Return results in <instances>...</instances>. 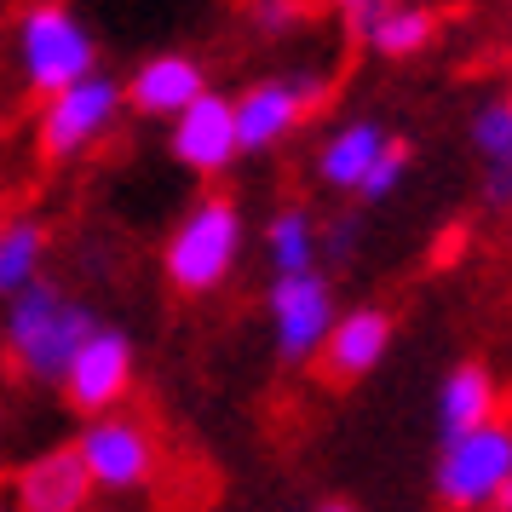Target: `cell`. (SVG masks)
Instances as JSON below:
<instances>
[{"label": "cell", "mask_w": 512, "mask_h": 512, "mask_svg": "<svg viewBox=\"0 0 512 512\" xmlns=\"http://www.w3.org/2000/svg\"><path fill=\"white\" fill-rule=\"evenodd\" d=\"M93 328L98 311L81 294H70L58 277L29 282L24 294L0 305V351H6L12 374H24L35 386H58Z\"/></svg>", "instance_id": "6da1fadb"}, {"label": "cell", "mask_w": 512, "mask_h": 512, "mask_svg": "<svg viewBox=\"0 0 512 512\" xmlns=\"http://www.w3.org/2000/svg\"><path fill=\"white\" fill-rule=\"evenodd\" d=\"M242 248H248L242 202L225 196V190H208V196H196V202L173 219V231H167V242H162V277H167L173 294L208 300V294H219V288L236 277Z\"/></svg>", "instance_id": "7a4b0ae2"}, {"label": "cell", "mask_w": 512, "mask_h": 512, "mask_svg": "<svg viewBox=\"0 0 512 512\" xmlns=\"http://www.w3.org/2000/svg\"><path fill=\"white\" fill-rule=\"evenodd\" d=\"M12 58L29 93L52 98L98 70V41L70 0H24L12 12Z\"/></svg>", "instance_id": "3957f363"}, {"label": "cell", "mask_w": 512, "mask_h": 512, "mask_svg": "<svg viewBox=\"0 0 512 512\" xmlns=\"http://www.w3.org/2000/svg\"><path fill=\"white\" fill-rule=\"evenodd\" d=\"M512 478V415H495L461 438H438L432 495L443 512H495Z\"/></svg>", "instance_id": "277c9868"}, {"label": "cell", "mask_w": 512, "mask_h": 512, "mask_svg": "<svg viewBox=\"0 0 512 512\" xmlns=\"http://www.w3.org/2000/svg\"><path fill=\"white\" fill-rule=\"evenodd\" d=\"M121 110H127V87L104 70H93L87 81H75L64 93L41 98V116H35V150H41V162H52V167L81 162L98 139H110Z\"/></svg>", "instance_id": "5b68a950"}, {"label": "cell", "mask_w": 512, "mask_h": 512, "mask_svg": "<svg viewBox=\"0 0 512 512\" xmlns=\"http://www.w3.org/2000/svg\"><path fill=\"white\" fill-rule=\"evenodd\" d=\"M75 449H81V466H87L98 495H133L162 466V432L139 409H116V415L87 420L75 432Z\"/></svg>", "instance_id": "8992f818"}, {"label": "cell", "mask_w": 512, "mask_h": 512, "mask_svg": "<svg viewBox=\"0 0 512 512\" xmlns=\"http://www.w3.org/2000/svg\"><path fill=\"white\" fill-rule=\"evenodd\" d=\"M328 75H259L231 98L236 110V144L242 156H271L277 144H288L305 121L323 110Z\"/></svg>", "instance_id": "52a82bcc"}, {"label": "cell", "mask_w": 512, "mask_h": 512, "mask_svg": "<svg viewBox=\"0 0 512 512\" xmlns=\"http://www.w3.org/2000/svg\"><path fill=\"white\" fill-rule=\"evenodd\" d=\"M133 380H139V346H133V334L116 323H98L87 334V346L75 351L70 374L58 380V392H64V403L81 420H98V415L127 409Z\"/></svg>", "instance_id": "ba28073f"}, {"label": "cell", "mask_w": 512, "mask_h": 512, "mask_svg": "<svg viewBox=\"0 0 512 512\" xmlns=\"http://www.w3.org/2000/svg\"><path fill=\"white\" fill-rule=\"evenodd\" d=\"M340 317L334 282L323 271H300V277H271L265 288V323H271V346L282 363H317L328 328Z\"/></svg>", "instance_id": "9c48e42d"}, {"label": "cell", "mask_w": 512, "mask_h": 512, "mask_svg": "<svg viewBox=\"0 0 512 512\" xmlns=\"http://www.w3.org/2000/svg\"><path fill=\"white\" fill-rule=\"evenodd\" d=\"M167 156L196 173V179H219L231 173L242 144H236V110H231V93H202L190 110L167 121Z\"/></svg>", "instance_id": "30bf717a"}, {"label": "cell", "mask_w": 512, "mask_h": 512, "mask_svg": "<svg viewBox=\"0 0 512 512\" xmlns=\"http://www.w3.org/2000/svg\"><path fill=\"white\" fill-rule=\"evenodd\" d=\"M392 311L386 305H351L334 317L328 328L323 351H317V374H323L328 386H357V380H369L380 363H386V351H392Z\"/></svg>", "instance_id": "8fae6325"}, {"label": "cell", "mask_w": 512, "mask_h": 512, "mask_svg": "<svg viewBox=\"0 0 512 512\" xmlns=\"http://www.w3.org/2000/svg\"><path fill=\"white\" fill-rule=\"evenodd\" d=\"M12 507L18 512H87L98 489L87 478V466H81V449L75 443H52L41 455H29L18 472H12Z\"/></svg>", "instance_id": "7c38bea8"}, {"label": "cell", "mask_w": 512, "mask_h": 512, "mask_svg": "<svg viewBox=\"0 0 512 512\" xmlns=\"http://www.w3.org/2000/svg\"><path fill=\"white\" fill-rule=\"evenodd\" d=\"M202 93H208V70H202L196 52H179V47L150 52L139 70L127 75V110L150 121H173Z\"/></svg>", "instance_id": "4fadbf2b"}, {"label": "cell", "mask_w": 512, "mask_h": 512, "mask_svg": "<svg viewBox=\"0 0 512 512\" xmlns=\"http://www.w3.org/2000/svg\"><path fill=\"white\" fill-rule=\"evenodd\" d=\"M466 139L478 156V202L489 213H512V93L484 98L466 121Z\"/></svg>", "instance_id": "5bb4252c"}, {"label": "cell", "mask_w": 512, "mask_h": 512, "mask_svg": "<svg viewBox=\"0 0 512 512\" xmlns=\"http://www.w3.org/2000/svg\"><path fill=\"white\" fill-rule=\"evenodd\" d=\"M392 144L386 133V121L374 116H351L340 121L323 144H317V156H311V173H317V185L340 190V196H357V185L369 179V167L380 162V150Z\"/></svg>", "instance_id": "9a60e30c"}, {"label": "cell", "mask_w": 512, "mask_h": 512, "mask_svg": "<svg viewBox=\"0 0 512 512\" xmlns=\"http://www.w3.org/2000/svg\"><path fill=\"white\" fill-rule=\"evenodd\" d=\"M501 415V386L484 363H455L438 386V438H461Z\"/></svg>", "instance_id": "2e32d148"}, {"label": "cell", "mask_w": 512, "mask_h": 512, "mask_svg": "<svg viewBox=\"0 0 512 512\" xmlns=\"http://www.w3.org/2000/svg\"><path fill=\"white\" fill-rule=\"evenodd\" d=\"M52 231L41 213H0V305L47 277Z\"/></svg>", "instance_id": "e0dca14e"}, {"label": "cell", "mask_w": 512, "mask_h": 512, "mask_svg": "<svg viewBox=\"0 0 512 512\" xmlns=\"http://www.w3.org/2000/svg\"><path fill=\"white\" fill-rule=\"evenodd\" d=\"M265 259H271V277L317 271L323 265V225H317V213L300 208V202H282L265 219Z\"/></svg>", "instance_id": "ac0fdd59"}, {"label": "cell", "mask_w": 512, "mask_h": 512, "mask_svg": "<svg viewBox=\"0 0 512 512\" xmlns=\"http://www.w3.org/2000/svg\"><path fill=\"white\" fill-rule=\"evenodd\" d=\"M438 41V12L420 6V0H397L392 12L380 18V29L369 35V52L374 58H420V52Z\"/></svg>", "instance_id": "d6986e66"}, {"label": "cell", "mask_w": 512, "mask_h": 512, "mask_svg": "<svg viewBox=\"0 0 512 512\" xmlns=\"http://www.w3.org/2000/svg\"><path fill=\"white\" fill-rule=\"evenodd\" d=\"M409 162H415V150H409V139H392L386 150H380V162L369 167V179L357 185V202H363V208H374V202H386V196H397V185L409 179Z\"/></svg>", "instance_id": "ffe728a7"}, {"label": "cell", "mask_w": 512, "mask_h": 512, "mask_svg": "<svg viewBox=\"0 0 512 512\" xmlns=\"http://www.w3.org/2000/svg\"><path fill=\"white\" fill-rule=\"evenodd\" d=\"M254 29L259 35H294L311 18V0H254Z\"/></svg>", "instance_id": "44dd1931"}, {"label": "cell", "mask_w": 512, "mask_h": 512, "mask_svg": "<svg viewBox=\"0 0 512 512\" xmlns=\"http://www.w3.org/2000/svg\"><path fill=\"white\" fill-rule=\"evenodd\" d=\"M328 6L340 12V24H346L351 41H363V47H369V35L380 29V18L392 12L397 0H328Z\"/></svg>", "instance_id": "7402d4cb"}, {"label": "cell", "mask_w": 512, "mask_h": 512, "mask_svg": "<svg viewBox=\"0 0 512 512\" xmlns=\"http://www.w3.org/2000/svg\"><path fill=\"white\" fill-rule=\"evenodd\" d=\"M357 236H363V219H357V213H334L323 225V259H334V265L351 259L357 254Z\"/></svg>", "instance_id": "603a6c76"}, {"label": "cell", "mask_w": 512, "mask_h": 512, "mask_svg": "<svg viewBox=\"0 0 512 512\" xmlns=\"http://www.w3.org/2000/svg\"><path fill=\"white\" fill-rule=\"evenodd\" d=\"M300 512H357L346 501V495H323V501H311V507H300Z\"/></svg>", "instance_id": "cb8c5ba5"}, {"label": "cell", "mask_w": 512, "mask_h": 512, "mask_svg": "<svg viewBox=\"0 0 512 512\" xmlns=\"http://www.w3.org/2000/svg\"><path fill=\"white\" fill-rule=\"evenodd\" d=\"M495 512H512V478H507V489H501V501H495Z\"/></svg>", "instance_id": "d4e9b609"}, {"label": "cell", "mask_w": 512, "mask_h": 512, "mask_svg": "<svg viewBox=\"0 0 512 512\" xmlns=\"http://www.w3.org/2000/svg\"><path fill=\"white\" fill-rule=\"evenodd\" d=\"M0 512H18V507H12V495H6V489H0Z\"/></svg>", "instance_id": "484cf974"}]
</instances>
